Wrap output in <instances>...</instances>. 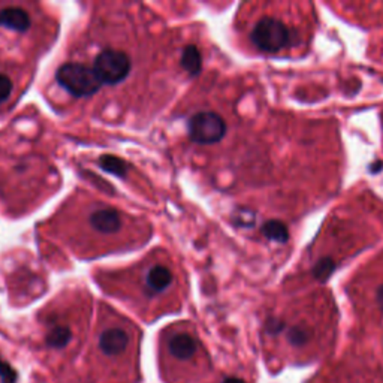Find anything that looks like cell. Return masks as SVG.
<instances>
[{"mask_svg": "<svg viewBox=\"0 0 383 383\" xmlns=\"http://www.w3.org/2000/svg\"><path fill=\"white\" fill-rule=\"evenodd\" d=\"M335 270V262L331 258H322L316 262L313 267V276L319 281H326L331 277Z\"/></svg>", "mask_w": 383, "mask_h": 383, "instance_id": "14", "label": "cell"}, {"mask_svg": "<svg viewBox=\"0 0 383 383\" xmlns=\"http://www.w3.org/2000/svg\"><path fill=\"white\" fill-rule=\"evenodd\" d=\"M288 340L292 346H297V348H301L308 343L310 340V333L303 326H292L288 331Z\"/></svg>", "mask_w": 383, "mask_h": 383, "instance_id": "15", "label": "cell"}, {"mask_svg": "<svg viewBox=\"0 0 383 383\" xmlns=\"http://www.w3.org/2000/svg\"><path fill=\"white\" fill-rule=\"evenodd\" d=\"M250 39L254 47L263 53L274 54L283 50L289 44L290 32L286 24L276 18L265 17L254 24Z\"/></svg>", "mask_w": 383, "mask_h": 383, "instance_id": "2", "label": "cell"}, {"mask_svg": "<svg viewBox=\"0 0 383 383\" xmlns=\"http://www.w3.org/2000/svg\"><path fill=\"white\" fill-rule=\"evenodd\" d=\"M99 163H100V167H102L105 171L111 172V174L118 176V177H124L126 172H127L126 163L122 159H118V158L102 156V158H100Z\"/></svg>", "mask_w": 383, "mask_h": 383, "instance_id": "13", "label": "cell"}, {"mask_svg": "<svg viewBox=\"0 0 383 383\" xmlns=\"http://www.w3.org/2000/svg\"><path fill=\"white\" fill-rule=\"evenodd\" d=\"M72 339V331L66 325H54L45 337V342L51 349H63L66 348Z\"/></svg>", "mask_w": 383, "mask_h": 383, "instance_id": "10", "label": "cell"}, {"mask_svg": "<svg viewBox=\"0 0 383 383\" xmlns=\"http://www.w3.org/2000/svg\"><path fill=\"white\" fill-rule=\"evenodd\" d=\"M168 349L174 358L181 359V361H187L196 353L198 344H196V340L189 333L180 331V333H176L169 337Z\"/></svg>", "mask_w": 383, "mask_h": 383, "instance_id": "8", "label": "cell"}, {"mask_svg": "<svg viewBox=\"0 0 383 383\" xmlns=\"http://www.w3.org/2000/svg\"><path fill=\"white\" fill-rule=\"evenodd\" d=\"M222 383H245L243 379H240V377H234V376H231V377H226Z\"/></svg>", "mask_w": 383, "mask_h": 383, "instance_id": "21", "label": "cell"}, {"mask_svg": "<svg viewBox=\"0 0 383 383\" xmlns=\"http://www.w3.org/2000/svg\"><path fill=\"white\" fill-rule=\"evenodd\" d=\"M181 66L192 77H196L200 72L203 57H200V53L195 45H189V47L183 50V54H181Z\"/></svg>", "mask_w": 383, "mask_h": 383, "instance_id": "11", "label": "cell"}, {"mask_svg": "<svg viewBox=\"0 0 383 383\" xmlns=\"http://www.w3.org/2000/svg\"><path fill=\"white\" fill-rule=\"evenodd\" d=\"M189 136L196 144H216L226 133L223 118L212 111L198 113L189 120Z\"/></svg>", "mask_w": 383, "mask_h": 383, "instance_id": "4", "label": "cell"}, {"mask_svg": "<svg viewBox=\"0 0 383 383\" xmlns=\"http://www.w3.org/2000/svg\"><path fill=\"white\" fill-rule=\"evenodd\" d=\"M132 63L124 51L106 48L100 51L93 63V72L100 84H117L129 75Z\"/></svg>", "mask_w": 383, "mask_h": 383, "instance_id": "3", "label": "cell"}, {"mask_svg": "<svg viewBox=\"0 0 383 383\" xmlns=\"http://www.w3.org/2000/svg\"><path fill=\"white\" fill-rule=\"evenodd\" d=\"M174 280L172 271L165 265H154L145 274V290L149 295H159L165 292Z\"/></svg>", "mask_w": 383, "mask_h": 383, "instance_id": "7", "label": "cell"}, {"mask_svg": "<svg viewBox=\"0 0 383 383\" xmlns=\"http://www.w3.org/2000/svg\"><path fill=\"white\" fill-rule=\"evenodd\" d=\"M57 83L74 96H92L100 88V81L90 69L81 63H65L56 75Z\"/></svg>", "mask_w": 383, "mask_h": 383, "instance_id": "1", "label": "cell"}, {"mask_svg": "<svg viewBox=\"0 0 383 383\" xmlns=\"http://www.w3.org/2000/svg\"><path fill=\"white\" fill-rule=\"evenodd\" d=\"M265 330L271 335H277L285 330V322L277 317H270L265 324Z\"/></svg>", "mask_w": 383, "mask_h": 383, "instance_id": "17", "label": "cell"}, {"mask_svg": "<svg viewBox=\"0 0 383 383\" xmlns=\"http://www.w3.org/2000/svg\"><path fill=\"white\" fill-rule=\"evenodd\" d=\"M129 333L123 328L118 326H111L106 328V330L100 334L99 337V348L108 357H114V355L122 353L127 344H129Z\"/></svg>", "mask_w": 383, "mask_h": 383, "instance_id": "6", "label": "cell"}, {"mask_svg": "<svg viewBox=\"0 0 383 383\" xmlns=\"http://www.w3.org/2000/svg\"><path fill=\"white\" fill-rule=\"evenodd\" d=\"M30 23V15L21 8L11 6L0 11V27L2 29L23 33L29 30Z\"/></svg>", "mask_w": 383, "mask_h": 383, "instance_id": "9", "label": "cell"}, {"mask_svg": "<svg viewBox=\"0 0 383 383\" xmlns=\"http://www.w3.org/2000/svg\"><path fill=\"white\" fill-rule=\"evenodd\" d=\"M376 299H377V306L383 312V285L377 289V295H376Z\"/></svg>", "mask_w": 383, "mask_h": 383, "instance_id": "20", "label": "cell"}, {"mask_svg": "<svg viewBox=\"0 0 383 383\" xmlns=\"http://www.w3.org/2000/svg\"><path fill=\"white\" fill-rule=\"evenodd\" d=\"M90 226L93 227V231L102 234V235H114L122 230L123 226V217L122 214L114 208L109 207H100L96 208L95 212L90 214Z\"/></svg>", "mask_w": 383, "mask_h": 383, "instance_id": "5", "label": "cell"}, {"mask_svg": "<svg viewBox=\"0 0 383 383\" xmlns=\"http://www.w3.org/2000/svg\"><path fill=\"white\" fill-rule=\"evenodd\" d=\"M0 377L3 383H15V371L9 367V364L0 359Z\"/></svg>", "mask_w": 383, "mask_h": 383, "instance_id": "18", "label": "cell"}, {"mask_svg": "<svg viewBox=\"0 0 383 383\" xmlns=\"http://www.w3.org/2000/svg\"><path fill=\"white\" fill-rule=\"evenodd\" d=\"M254 223V214L252 212H247V209H243V212H240V216H239V225L241 226H253Z\"/></svg>", "mask_w": 383, "mask_h": 383, "instance_id": "19", "label": "cell"}, {"mask_svg": "<svg viewBox=\"0 0 383 383\" xmlns=\"http://www.w3.org/2000/svg\"><path fill=\"white\" fill-rule=\"evenodd\" d=\"M12 90H14V84L11 78L5 74H0V105L6 102L9 96L12 95Z\"/></svg>", "mask_w": 383, "mask_h": 383, "instance_id": "16", "label": "cell"}, {"mask_svg": "<svg viewBox=\"0 0 383 383\" xmlns=\"http://www.w3.org/2000/svg\"><path fill=\"white\" fill-rule=\"evenodd\" d=\"M261 231L271 241L285 244L289 240L288 226L283 222H280V221H268V222H265V223H263Z\"/></svg>", "mask_w": 383, "mask_h": 383, "instance_id": "12", "label": "cell"}]
</instances>
